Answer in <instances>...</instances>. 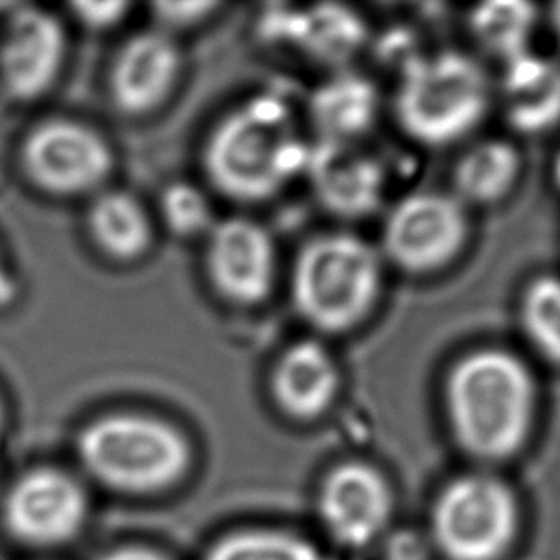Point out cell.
I'll use <instances>...</instances> for the list:
<instances>
[{
    "mask_svg": "<svg viewBox=\"0 0 560 560\" xmlns=\"http://www.w3.org/2000/svg\"><path fill=\"white\" fill-rule=\"evenodd\" d=\"M536 390L523 362L503 350H478L455 364L446 383L454 439L478 462L515 457L530 436Z\"/></svg>",
    "mask_w": 560,
    "mask_h": 560,
    "instance_id": "cell-1",
    "label": "cell"
},
{
    "mask_svg": "<svg viewBox=\"0 0 560 560\" xmlns=\"http://www.w3.org/2000/svg\"><path fill=\"white\" fill-rule=\"evenodd\" d=\"M308 150L288 107L278 100L257 98L214 129L205 148V168L228 197L262 201L304 171Z\"/></svg>",
    "mask_w": 560,
    "mask_h": 560,
    "instance_id": "cell-2",
    "label": "cell"
},
{
    "mask_svg": "<svg viewBox=\"0 0 560 560\" xmlns=\"http://www.w3.org/2000/svg\"><path fill=\"white\" fill-rule=\"evenodd\" d=\"M77 454L96 482L129 495L171 490L191 467V447L183 432L158 417L127 411L84 424Z\"/></svg>",
    "mask_w": 560,
    "mask_h": 560,
    "instance_id": "cell-3",
    "label": "cell"
},
{
    "mask_svg": "<svg viewBox=\"0 0 560 560\" xmlns=\"http://www.w3.org/2000/svg\"><path fill=\"white\" fill-rule=\"evenodd\" d=\"M381 280V258L370 243L350 234L319 235L299 253L291 293L308 324L339 334L372 312Z\"/></svg>",
    "mask_w": 560,
    "mask_h": 560,
    "instance_id": "cell-4",
    "label": "cell"
},
{
    "mask_svg": "<svg viewBox=\"0 0 560 560\" xmlns=\"http://www.w3.org/2000/svg\"><path fill=\"white\" fill-rule=\"evenodd\" d=\"M490 83L477 61L459 52L409 61L396 92L401 129L427 145L452 144L485 119Z\"/></svg>",
    "mask_w": 560,
    "mask_h": 560,
    "instance_id": "cell-5",
    "label": "cell"
},
{
    "mask_svg": "<svg viewBox=\"0 0 560 560\" xmlns=\"http://www.w3.org/2000/svg\"><path fill=\"white\" fill-rule=\"evenodd\" d=\"M518 530L515 492L490 475L455 478L432 505V544L446 560H501Z\"/></svg>",
    "mask_w": 560,
    "mask_h": 560,
    "instance_id": "cell-6",
    "label": "cell"
},
{
    "mask_svg": "<svg viewBox=\"0 0 560 560\" xmlns=\"http://www.w3.org/2000/svg\"><path fill=\"white\" fill-rule=\"evenodd\" d=\"M25 180L45 196L81 197L106 183L114 152L98 130L66 117H52L27 130L20 145Z\"/></svg>",
    "mask_w": 560,
    "mask_h": 560,
    "instance_id": "cell-7",
    "label": "cell"
},
{
    "mask_svg": "<svg viewBox=\"0 0 560 560\" xmlns=\"http://www.w3.org/2000/svg\"><path fill=\"white\" fill-rule=\"evenodd\" d=\"M89 495L58 467H35L10 486L2 521L8 534L30 547L66 546L83 532Z\"/></svg>",
    "mask_w": 560,
    "mask_h": 560,
    "instance_id": "cell-8",
    "label": "cell"
},
{
    "mask_svg": "<svg viewBox=\"0 0 560 560\" xmlns=\"http://www.w3.org/2000/svg\"><path fill=\"white\" fill-rule=\"evenodd\" d=\"M465 237L467 217L457 197L417 191L388 214L383 247L401 270L427 273L446 266L462 250Z\"/></svg>",
    "mask_w": 560,
    "mask_h": 560,
    "instance_id": "cell-9",
    "label": "cell"
},
{
    "mask_svg": "<svg viewBox=\"0 0 560 560\" xmlns=\"http://www.w3.org/2000/svg\"><path fill=\"white\" fill-rule=\"evenodd\" d=\"M68 60V33L40 7L15 8L0 31V91L30 104L52 91Z\"/></svg>",
    "mask_w": 560,
    "mask_h": 560,
    "instance_id": "cell-10",
    "label": "cell"
},
{
    "mask_svg": "<svg viewBox=\"0 0 560 560\" xmlns=\"http://www.w3.org/2000/svg\"><path fill=\"white\" fill-rule=\"evenodd\" d=\"M393 511L390 485L372 465L341 463L319 486V521L339 546H370L386 530Z\"/></svg>",
    "mask_w": 560,
    "mask_h": 560,
    "instance_id": "cell-11",
    "label": "cell"
},
{
    "mask_svg": "<svg viewBox=\"0 0 560 560\" xmlns=\"http://www.w3.org/2000/svg\"><path fill=\"white\" fill-rule=\"evenodd\" d=\"M207 272L230 303H262L276 278V247L265 228L247 219L217 222L207 243Z\"/></svg>",
    "mask_w": 560,
    "mask_h": 560,
    "instance_id": "cell-12",
    "label": "cell"
},
{
    "mask_svg": "<svg viewBox=\"0 0 560 560\" xmlns=\"http://www.w3.org/2000/svg\"><path fill=\"white\" fill-rule=\"evenodd\" d=\"M180 71V50L165 31H145L125 43L109 73V94L125 115H144L161 106Z\"/></svg>",
    "mask_w": 560,
    "mask_h": 560,
    "instance_id": "cell-13",
    "label": "cell"
},
{
    "mask_svg": "<svg viewBox=\"0 0 560 560\" xmlns=\"http://www.w3.org/2000/svg\"><path fill=\"white\" fill-rule=\"evenodd\" d=\"M304 171L322 205L339 217H365L383 201L385 171L352 144L319 140L308 150Z\"/></svg>",
    "mask_w": 560,
    "mask_h": 560,
    "instance_id": "cell-14",
    "label": "cell"
},
{
    "mask_svg": "<svg viewBox=\"0 0 560 560\" xmlns=\"http://www.w3.org/2000/svg\"><path fill=\"white\" fill-rule=\"evenodd\" d=\"M339 385L341 377L334 357L319 342H296L273 368V401L295 421H314L324 416L334 404Z\"/></svg>",
    "mask_w": 560,
    "mask_h": 560,
    "instance_id": "cell-15",
    "label": "cell"
},
{
    "mask_svg": "<svg viewBox=\"0 0 560 560\" xmlns=\"http://www.w3.org/2000/svg\"><path fill=\"white\" fill-rule=\"evenodd\" d=\"M503 102L515 129L536 135L560 122V66L526 52L505 61Z\"/></svg>",
    "mask_w": 560,
    "mask_h": 560,
    "instance_id": "cell-16",
    "label": "cell"
},
{
    "mask_svg": "<svg viewBox=\"0 0 560 560\" xmlns=\"http://www.w3.org/2000/svg\"><path fill=\"white\" fill-rule=\"evenodd\" d=\"M377 107V91L368 79L342 73L314 92L311 117L319 140L352 144L372 129Z\"/></svg>",
    "mask_w": 560,
    "mask_h": 560,
    "instance_id": "cell-17",
    "label": "cell"
},
{
    "mask_svg": "<svg viewBox=\"0 0 560 560\" xmlns=\"http://www.w3.org/2000/svg\"><path fill=\"white\" fill-rule=\"evenodd\" d=\"M86 230L98 250L119 262L137 260L152 243V224L144 207L119 189L94 197L86 212Z\"/></svg>",
    "mask_w": 560,
    "mask_h": 560,
    "instance_id": "cell-18",
    "label": "cell"
},
{
    "mask_svg": "<svg viewBox=\"0 0 560 560\" xmlns=\"http://www.w3.org/2000/svg\"><path fill=\"white\" fill-rule=\"evenodd\" d=\"M281 37L295 40L322 60H342L357 50L364 27L357 14L341 7H316L296 14H281Z\"/></svg>",
    "mask_w": 560,
    "mask_h": 560,
    "instance_id": "cell-19",
    "label": "cell"
},
{
    "mask_svg": "<svg viewBox=\"0 0 560 560\" xmlns=\"http://www.w3.org/2000/svg\"><path fill=\"white\" fill-rule=\"evenodd\" d=\"M518 173V158L505 142H485L455 167V194L462 203H492L508 194Z\"/></svg>",
    "mask_w": 560,
    "mask_h": 560,
    "instance_id": "cell-20",
    "label": "cell"
},
{
    "mask_svg": "<svg viewBox=\"0 0 560 560\" xmlns=\"http://www.w3.org/2000/svg\"><path fill=\"white\" fill-rule=\"evenodd\" d=\"M536 18V8L526 2H490L472 12L470 25L485 48L511 61L528 52Z\"/></svg>",
    "mask_w": 560,
    "mask_h": 560,
    "instance_id": "cell-21",
    "label": "cell"
},
{
    "mask_svg": "<svg viewBox=\"0 0 560 560\" xmlns=\"http://www.w3.org/2000/svg\"><path fill=\"white\" fill-rule=\"evenodd\" d=\"M205 560H329L318 547L295 534L243 530L228 534L209 549Z\"/></svg>",
    "mask_w": 560,
    "mask_h": 560,
    "instance_id": "cell-22",
    "label": "cell"
},
{
    "mask_svg": "<svg viewBox=\"0 0 560 560\" xmlns=\"http://www.w3.org/2000/svg\"><path fill=\"white\" fill-rule=\"evenodd\" d=\"M523 326L534 347L560 364V280L534 281L523 301Z\"/></svg>",
    "mask_w": 560,
    "mask_h": 560,
    "instance_id": "cell-23",
    "label": "cell"
},
{
    "mask_svg": "<svg viewBox=\"0 0 560 560\" xmlns=\"http://www.w3.org/2000/svg\"><path fill=\"white\" fill-rule=\"evenodd\" d=\"M161 212L168 230L180 237L209 234L217 224L209 199L191 184H171L161 197Z\"/></svg>",
    "mask_w": 560,
    "mask_h": 560,
    "instance_id": "cell-24",
    "label": "cell"
},
{
    "mask_svg": "<svg viewBox=\"0 0 560 560\" xmlns=\"http://www.w3.org/2000/svg\"><path fill=\"white\" fill-rule=\"evenodd\" d=\"M129 10L127 2H73L71 12L86 30L104 31L115 27Z\"/></svg>",
    "mask_w": 560,
    "mask_h": 560,
    "instance_id": "cell-25",
    "label": "cell"
},
{
    "mask_svg": "<svg viewBox=\"0 0 560 560\" xmlns=\"http://www.w3.org/2000/svg\"><path fill=\"white\" fill-rule=\"evenodd\" d=\"M212 8H217V4H207V2H163V4H155V12H158L161 22L168 25V27H184V25H191V23L203 20Z\"/></svg>",
    "mask_w": 560,
    "mask_h": 560,
    "instance_id": "cell-26",
    "label": "cell"
},
{
    "mask_svg": "<svg viewBox=\"0 0 560 560\" xmlns=\"http://www.w3.org/2000/svg\"><path fill=\"white\" fill-rule=\"evenodd\" d=\"M429 549L413 532L394 534L386 547V560H427Z\"/></svg>",
    "mask_w": 560,
    "mask_h": 560,
    "instance_id": "cell-27",
    "label": "cell"
},
{
    "mask_svg": "<svg viewBox=\"0 0 560 560\" xmlns=\"http://www.w3.org/2000/svg\"><path fill=\"white\" fill-rule=\"evenodd\" d=\"M20 283L15 280L14 272L10 270L7 258L0 250V311H7L10 306H14L20 299Z\"/></svg>",
    "mask_w": 560,
    "mask_h": 560,
    "instance_id": "cell-28",
    "label": "cell"
},
{
    "mask_svg": "<svg viewBox=\"0 0 560 560\" xmlns=\"http://www.w3.org/2000/svg\"><path fill=\"white\" fill-rule=\"evenodd\" d=\"M100 560H168L165 555L158 553L148 547H119L100 557Z\"/></svg>",
    "mask_w": 560,
    "mask_h": 560,
    "instance_id": "cell-29",
    "label": "cell"
},
{
    "mask_svg": "<svg viewBox=\"0 0 560 560\" xmlns=\"http://www.w3.org/2000/svg\"><path fill=\"white\" fill-rule=\"evenodd\" d=\"M4 434H7V408H4V401H2V396H0V447H2V442H4Z\"/></svg>",
    "mask_w": 560,
    "mask_h": 560,
    "instance_id": "cell-30",
    "label": "cell"
},
{
    "mask_svg": "<svg viewBox=\"0 0 560 560\" xmlns=\"http://www.w3.org/2000/svg\"><path fill=\"white\" fill-rule=\"evenodd\" d=\"M551 23H553L555 35H557L560 43V2L555 4L553 10H551Z\"/></svg>",
    "mask_w": 560,
    "mask_h": 560,
    "instance_id": "cell-31",
    "label": "cell"
},
{
    "mask_svg": "<svg viewBox=\"0 0 560 560\" xmlns=\"http://www.w3.org/2000/svg\"><path fill=\"white\" fill-rule=\"evenodd\" d=\"M557 176H559V183H560V160H559V165H557Z\"/></svg>",
    "mask_w": 560,
    "mask_h": 560,
    "instance_id": "cell-32",
    "label": "cell"
}]
</instances>
